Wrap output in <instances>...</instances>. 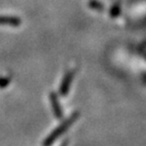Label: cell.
Listing matches in <instances>:
<instances>
[{
  "label": "cell",
  "mask_w": 146,
  "mask_h": 146,
  "mask_svg": "<svg viewBox=\"0 0 146 146\" xmlns=\"http://www.w3.org/2000/svg\"><path fill=\"white\" fill-rule=\"evenodd\" d=\"M71 122H72V119H70V120H68L67 122H65L63 125H61L59 128H57V129H56L54 132L51 133V134L49 135L48 137H47V139L45 140V142H44V145H45V146H49L50 144H52L53 141H54V140L56 139L58 136H60V135H61L62 133L64 132V131L66 130V128L68 127L69 125H70Z\"/></svg>",
  "instance_id": "1"
},
{
  "label": "cell",
  "mask_w": 146,
  "mask_h": 146,
  "mask_svg": "<svg viewBox=\"0 0 146 146\" xmlns=\"http://www.w3.org/2000/svg\"><path fill=\"white\" fill-rule=\"evenodd\" d=\"M21 25V19L13 16H0V25H11L18 27Z\"/></svg>",
  "instance_id": "2"
},
{
  "label": "cell",
  "mask_w": 146,
  "mask_h": 146,
  "mask_svg": "<svg viewBox=\"0 0 146 146\" xmlns=\"http://www.w3.org/2000/svg\"><path fill=\"white\" fill-rule=\"evenodd\" d=\"M51 102H52V105H53V110H54V113L56 115V117L60 118L61 117V109L59 107V103H58L57 98L55 96L54 94H51Z\"/></svg>",
  "instance_id": "3"
}]
</instances>
